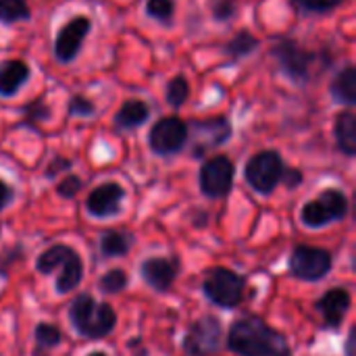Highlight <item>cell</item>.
Listing matches in <instances>:
<instances>
[{"instance_id":"f1b7e54d","label":"cell","mask_w":356,"mask_h":356,"mask_svg":"<svg viewBox=\"0 0 356 356\" xmlns=\"http://www.w3.org/2000/svg\"><path fill=\"white\" fill-rule=\"evenodd\" d=\"M94 113V104L83 96H73L69 102V115L73 117H90Z\"/></svg>"},{"instance_id":"3957f363","label":"cell","mask_w":356,"mask_h":356,"mask_svg":"<svg viewBox=\"0 0 356 356\" xmlns=\"http://www.w3.org/2000/svg\"><path fill=\"white\" fill-rule=\"evenodd\" d=\"M56 267L63 269V273L56 277V292L58 294H69L79 288L83 280V263L81 257L65 244H54L46 248L38 259H35V271L42 275H50Z\"/></svg>"},{"instance_id":"52a82bcc","label":"cell","mask_w":356,"mask_h":356,"mask_svg":"<svg viewBox=\"0 0 356 356\" xmlns=\"http://www.w3.org/2000/svg\"><path fill=\"white\" fill-rule=\"evenodd\" d=\"M186 355L190 356H211L217 355L223 346V327L221 321L213 315H204L196 319L181 342Z\"/></svg>"},{"instance_id":"f546056e","label":"cell","mask_w":356,"mask_h":356,"mask_svg":"<svg viewBox=\"0 0 356 356\" xmlns=\"http://www.w3.org/2000/svg\"><path fill=\"white\" fill-rule=\"evenodd\" d=\"M211 8H213V15L217 21H227L236 15V2L234 0H215Z\"/></svg>"},{"instance_id":"e575fe53","label":"cell","mask_w":356,"mask_h":356,"mask_svg":"<svg viewBox=\"0 0 356 356\" xmlns=\"http://www.w3.org/2000/svg\"><path fill=\"white\" fill-rule=\"evenodd\" d=\"M13 200V188L0 179V211H4Z\"/></svg>"},{"instance_id":"277c9868","label":"cell","mask_w":356,"mask_h":356,"mask_svg":"<svg viewBox=\"0 0 356 356\" xmlns=\"http://www.w3.org/2000/svg\"><path fill=\"white\" fill-rule=\"evenodd\" d=\"M244 290L246 282L227 267H215L202 280L204 296L219 309H236L244 298Z\"/></svg>"},{"instance_id":"d6a6232c","label":"cell","mask_w":356,"mask_h":356,"mask_svg":"<svg viewBox=\"0 0 356 356\" xmlns=\"http://www.w3.org/2000/svg\"><path fill=\"white\" fill-rule=\"evenodd\" d=\"M71 167V161H67V159H60V156H56L52 163H50V167L46 169V177H54L56 173H60L63 169H69Z\"/></svg>"},{"instance_id":"9c48e42d","label":"cell","mask_w":356,"mask_h":356,"mask_svg":"<svg viewBox=\"0 0 356 356\" xmlns=\"http://www.w3.org/2000/svg\"><path fill=\"white\" fill-rule=\"evenodd\" d=\"M188 142V125L179 117H163L156 121L148 134V144L152 152L169 156L179 152Z\"/></svg>"},{"instance_id":"e0dca14e","label":"cell","mask_w":356,"mask_h":356,"mask_svg":"<svg viewBox=\"0 0 356 356\" xmlns=\"http://www.w3.org/2000/svg\"><path fill=\"white\" fill-rule=\"evenodd\" d=\"M29 77V65L25 60H6L0 65V94L2 96H15L19 88Z\"/></svg>"},{"instance_id":"8992f818","label":"cell","mask_w":356,"mask_h":356,"mask_svg":"<svg viewBox=\"0 0 356 356\" xmlns=\"http://www.w3.org/2000/svg\"><path fill=\"white\" fill-rule=\"evenodd\" d=\"M284 169V161L275 150H263L246 163L244 177L254 192L267 196L282 184Z\"/></svg>"},{"instance_id":"d6986e66","label":"cell","mask_w":356,"mask_h":356,"mask_svg":"<svg viewBox=\"0 0 356 356\" xmlns=\"http://www.w3.org/2000/svg\"><path fill=\"white\" fill-rule=\"evenodd\" d=\"M134 246V236L129 232H121V229H111L104 232L100 238V254L104 259H119L125 257Z\"/></svg>"},{"instance_id":"d590c367","label":"cell","mask_w":356,"mask_h":356,"mask_svg":"<svg viewBox=\"0 0 356 356\" xmlns=\"http://www.w3.org/2000/svg\"><path fill=\"white\" fill-rule=\"evenodd\" d=\"M355 344H356V330L353 327V330L348 332V338H346V356H356Z\"/></svg>"},{"instance_id":"2e32d148","label":"cell","mask_w":356,"mask_h":356,"mask_svg":"<svg viewBox=\"0 0 356 356\" xmlns=\"http://www.w3.org/2000/svg\"><path fill=\"white\" fill-rule=\"evenodd\" d=\"M353 305V296L346 288H332L317 300V311L323 317V327L338 330L346 319Z\"/></svg>"},{"instance_id":"4dcf8cb0","label":"cell","mask_w":356,"mask_h":356,"mask_svg":"<svg viewBox=\"0 0 356 356\" xmlns=\"http://www.w3.org/2000/svg\"><path fill=\"white\" fill-rule=\"evenodd\" d=\"M305 8L309 10H315V13H325V10H332L336 8L342 0H298Z\"/></svg>"},{"instance_id":"4316f807","label":"cell","mask_w":356,"mask_h":356,"mask_svg":"<svg viewBox=\"0 0 356 356\" xmlns=\"http://www.w3.org/2000/svg\"><path fill=\"white\" fill-rule=\"evenodd\" d=\"M175 10V0H148L146 2V13L163 23H169Z\"/></svg>"},{"instance_id":"30bf717a","label":"cell","mask_w":356,"mask_h":356,"mask_svg":"<svg viewBox=\"0 0 356 356\" xmlns=\"http://www.w3.org/2000/svg\"><path fill=\"white\" fill-rule=\"evenodd\" d=\"M192 136V152L200 159L207 150L225 144L232 136V125L225 117H211L204 121H192L188 127V138Z\"/></svg>"},{"instance_id":"ba28073f","label":"cell","mask_w":356,"mask_h":356,"mask_svg":"<svg viewBox=\"0 0 356 356\" xmlns=\"http://www.w3.org/2000/svg\"><path fill=\"white\" fill-rule=\"evenodd\" d=\"M332 252L317 246H296L290 257V271L302 282H319L332 271Z\"/></svg>"},{"instance_id":"44dd1931","label":"cell","mask_w":356,"mask_h":356,"mask_svg":"<svg viewBox=\"0 0 356 356\" xmlns=\"http://www.w3.org/2000/svg\"><path fill=\"white\" fill-rule=\"evenodd\" d=\"M334 100L344 102V104H355L356 102V69L353 65H348L346 69H342L330 88Z\"/></svg>"},{"instance_id":"9a60e30c","label":"cell","mask_w":356,"mask_h":356,"mask_svg":"<svg viewBox=\"0 0 356 356\" xmlns=\"http://www.w3.org/2000/svg\"><path fill=\"white\" fill-rule=\"evenodd\" d=\"M275 58L280 60L282 69L298 83L309 77V69L313 63V54L302 50L296 42H282L273 48Z\"/></svg>"},{"instance_id":"1f68e13d","label":"cell","mask_w":356,"mask_h":356,"mask_svg":"<svg viewBox=\"0 0 356 356\" xmlns=\"http://www.w3.org/2000/svg\"><path fill=\"white\" fill-rule=\"evenodd\" d=\"M282 181H284L290 190H294V188H298V186L302 184V173H300L298 169H284Z\"/></svg>"},{"instance_id":"5bb4252c","label":"cell","mask_w":356,"mask_h":356,"mask_svg":"<svg viewBox=\"0 0 356 356\" xmlns=\"http://www.w3.org/2000/svg\"><path fill=\"white\" fill-rule=\"evenodd\" d=\"M140 273H142V280L154 290V292H169L171 286L175 284L177 280V273H179V261L177 259H146L142 265H140Z\"/></svg>"},{"instance_id":"6da1fadb","label":"cell","mask_w":356,"mask_h":356,"mask_svg":"<svg viewBox=\"0 0 356 356\" xmlns=\"http://www.w3.org/2000/svg\"><path fill=\"white\" fill-rule=\"evenodd\" d=\"M227 348L240 356H292L288 340L261 317H240L227 334Z\"/></svg>"},{"instance_id":"8d00e7d4","label":"cell","mask_w":356,"mask_h":356,"mask_svg":"<svg viewBox=\"0 0 356 356\" xmlns=\"http://www.w3.org/2000/svg\"><path fill=\"white\" fill-rule=\"evenodd\" d=\"M33 356H48V350H44V348H33Z\"/></svg>"},{"instance_id":"ffe728a7","label":"cell","mask_w":356,"mask_h":356,"mask_svg":"<svg viewBox=\"0 0 356 356\" xmlns=\"http://www.w3.org/2000/svg\"><path fill=\"white\" fill-rule=\"evenodd\" d=\"M150 115V108L142 100H127L115 115V125L119 129H134L140 127Z\"/></svg>"},{"instance_id":"836d02e7","label":"cell","mask_w":356,"mask_h":356,"mask_svg":"<svg viewBox=\"0 0 356 356\" xmlns=\"http://www.w3.org/2000/svg\"><path fill=\"white\" fill-rule=\"evenodd\" d=\"M25 115L31 117V119H44V117H48V108H44V104L38 100V102H33L31 106L25 108Z\"/></svg>"},{"instance_id":"d4e9b609","label":"cell","mask_w":356,"mask_h":356,"mask_svg":"<svg viewBox=\"0 0 356 356\" xmlns=\"http://www.w3.org/2000/svg\"><path fill=\"white\" fill-rule=\"evenodd\" d=\"M190 96V83L184 75H175L167 86V102L175 108H179Z\"/></svg>"},{"instance_id":"4fadbf2b","label":"cell","mask_w":356,"mask_h":356,"mask_svg":"<svg viewBox=\"0 0 356 356\" xmlns=\"http://www.w3.org/2000/svg\"><path fill=\"white\" fill-rule=\"evenodd\" d=\"M90 27H92V23H90L88 17H75L69 23H65L60 27L56 40H54V56H56V60L71 63L77 56Z\"/></svg>"},{"instance_id":"484cf974","label":"cell","mask_w":356,"mask_h":356,"mask_svg":"<svg viewBox=\"0 0 356 356\" xmlns=\"http://www.w3.org/2000/svg\"><path fill=\"white\" fill-rule=\"evenodd\" d=\"M259 46V40L252 35V33H248V31H240L229 44H227V54H232L234 58H240V56H246V54H250L254 48Z\"/></svg>"},{"instance_id":"5b68a950","label":"cell","mask_w":356,"mask_h":356,"mask_svg":"<svg viewBox=\"0 0 356 356\" xmlns=\"http://www.w3.org/2000/svg\"><path fill=\"white\" fill-rule=\"evenodd\" d=\"M346 215H348L346 194L338 188H327L315 200H311L302 207L300 221L311 229H319L334 221H342Z\"/></svg>"},{"instance_id":"7a4b0ae2","label":"cell","mask_w":356,"mask_h":356,"mask_svg":"<svg viewBox=\"0 0 356 356\" xmlns=\"http://www.w3.org/2000/svg\"><path fill=\"white\" fill-rule=\"evenodd\" d=\"M69 321L88 340L106 338L117 325V313L108 302H98L90 294H79L69 305Z\"/></svg>"},{"instance_id":"83f0119b","label":"cell","mask_w":356,"mask_h":356,"mask_svg":"<svg viewBox=\"0 0 356 356\" xmlns=\"http://www.w3.org/2000/svg\"><path fill=\"white\" fill-rule=\"evenodd\" d=\"M81 179L77 177V175H67L63 181H58V186H56V194L58 196H63V198H73V196H77L79 194V190H81Z\"/></svg>"},{"instance_id":"7402d4cb","label":"cell","mask_w":356,"mask_h":356,"mask_svg":"<svg viewBox=\"0 0 356 356\" xmlns=\"http://www.w3.org/2000/svg\"><path fill=\"white\" fill-rule=\"evenodd\" d=\"M33 340H35L38 348L52 350V348H56L63 342V334L52 323H38L35 330H33Z\"/></svg>"},{"instance_id":"8fae6325","label":"cell","mask_w":356,"mask_h":356,"mask_svg":"<svg viewBox=\"0 0 356 356\" xmlns=\"http://www.w3.org/2000/svg\"><path fill=\"white\" fill-rule=\"evenodd\" d=\"M236 167L227 156H213L200 169V192L207 198H223L232 192Z\"/></svg>"},{"instance_id":"74e56055","label":"cell","mask_w":356,"mask_h":356,"mask_svg":"<svg viewBox=\"0 0 356 356\" xmlns=\"http://www.w3.org/2000/svg\"><path fill=\"white\" fill-rule=\"evenodd\" d=\"M88 356H108L106 353H102V350H94V353H90Z\"/></svg>"},{"instance_id":"ac0fdd59","label":"cell","mask_w":356,"mask_h":356,"mask_svg":"<svg viewBox=\"0 0 356 356\" xmlns=\"http://www.w3.org/2000/svg\"><path fill=\"white\" fill-rule=\"evenodd\" d=\"M334 136H336V144L338 148L346 154V156H355L356 154V117L353 111H344L336 117L334 123Z\"/></svg>"},{"instance_id":"7c38bea8","label":"cell","mask_w":356,"mask_h":356,"mask_svg":"<svg viewBox=\"0 0 356 356\" xmlns=\"http://www.w3.org/2000/svg\"><path fill=\"white\" fill-rule=\"evenodd\" d=\"M123 198H125L123 186H119L117 181H106L90 192V196L86 198V211L96 219H108L121 213Z\"/></svg>"},{"instance_id":"cb8c5ba5","label":"cell","mask_w":356,"mask_h":356,"mask_svg":"<svg viewBox=\"0 0 356 356\" xmlns=\"http://www.w3.org/2000/svg\"><path fill=\"white\" fill-rule=\"evenodd\" d=\"M29 19V6L25 0H0V21L17 23Z\"/></svg>"},{"instance_id":"603a6c76","label":"cell","mask_w":356,"mask_h":356,"mask_svg":"<svg viewBox=\"0 0 356 356\" xmlns=\"http://www.w3.org/2000/svg\"><path fill=\"white\" fill-rule=\"evenodd\" d=\"M127 284H129V275L125 269H111L98 280V288L104 294H119L127 288Z\"/></svg>"}]
</instances>
